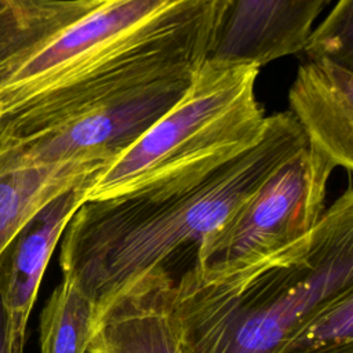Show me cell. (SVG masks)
<instances>
[{
  "label": "cell",
  "mask_w": 353,
  "mask_h": 353,
  "mask_svg": "<svg viewBox=\"0 0 353 353\" xmlns=\"http://www.w3.org/2000/svg\"><path fill=\"white\" fill-rule=\"evenodd\" d=\"M290 112L268 116L262 138L244 152L208 160L137 190L85 200L61 237L59 266L99 313L156 273L174 280L179 259L196 261L218 229L287 159L306 145Z\"/></svg>",
  "instance_id": "obj_2"
},
{
  "label": "cell",
  "mask_w": 353,
  "mask_h": 353,
  "mask_svg": "<svg viewBox=\"0 0 353 353\" xmlns=\"http://www.w3.org/2000/svg\"><path fill=\"white\" fill-rule=\"evenodd\" d=\"M95 179L76 185L46 204L0 254V298L7 316L10 353H25L29 316L48 261Z\"/></svg>",
  "instance_id": "obj_7"
},
{
  "label": "cell",
  "mask_w": 353,
  "mask_h": 353,
  "mask_svg": "<svg viewBox=\"0 0 353 353\" xmlns=\"http://www.w3.org/2000/svg\"><path fill=\"white\" fill-rule=\"evenodd\" d=\"M258 72L205 59L181 99L97 176L87 200L120 196L255 145L268 124L255 97Z\"/></svg>",
  "instance_id": "obj_4"
},
{
  "label": "cell",
  "mask_w": 353,
  "mask_h": 353,
  "mask_svg": "<svg viewBox=\"0 0 353 353\" xmlns=\"http://www.w3.org/2000/svg\"><path fill=\"white\" fill-rule=\"evenodd\" d=\"M0 353H10L7 316H6V312H4L1 298H0Z\"/></svg>",
  "instance_id": "obj_15"
},
{
  "label": "cell",
  "mask_w": 353,
  "mask_h": 353,
  "mask_svg": "<svg viewBox=\"0 0 353 353\" xmlns=\"http://www.w3.org/2000/svg\"><path fill=\"white\" fill-rule=\"evenodd\" d=\"M290 113L306 142L350 175L353 167V68L305 61L288 92Z\"/></svg>",
  "instance_id": "obj_9"
},
{
  "label": "cell",
  "mask_w": 353,
  "mask_h": 353,
  "mask_svg": "<svg viewBox=\"0 0 353 353\" xmlns=\"http://www.w3.org/2000/svg\"><path fill=\"white\" fill-rule=\"evenodd\" d=\"M95 305L72 280L62 279L40 313V353H85Z\"/></svg>",
  "instance_id": "obj_12"
},
{
  "label": "cell",
  "mask_w": 353,
  "mask_h": 353,
  "mask_svg": "<svg viewBox=\"0 0 353 353\" xmlns=\"http://www.w3.org/2000/svg\"><path fill=\"white\" fill-rule=\"evenodd\" d=\"M301 52L306 61H332L353 68V0H338L312 29Z\"/></svg>",
  "instance_id": "obj_14"
},
{
  "label": "cell",
  "mask_w": 353,
  "mask_h": 353,
  "mask_svg": "<svg viewBox=\"0 0 353 353\" xmlns=\"http://www.w3.org/2000/svg\"><path fill=\"white\" fill-rule=\"evenodd\" d=\"M353 291V189L298 241L207 274L190 266L170 285L181 353H279L327 303Z\"/></svg>",
  "instance_id": "obj_3"
},
{
  "label": "cell",
  "mask_w": 353,
  "mask_h": 353,
  "mask_svg": "<svg viewBox=\"0 0 353 353\" xmlns=\"http://www.w3.org/2000/svg\"><path fill=\"white\" fill-rule=\"evenodd\" d=\"M4 4H6V0H0V11H1V8L4 7Z\"/></svg>",
  "instance_id": "obj_16"
},
{
  "label": "cell",
  "mask_w": 353,
  "mask_h": 353,
  "mask_svg": "<svg viewBox=\"0 0 353 353\" xmlns=\"http://www.w3.org/2000/svg\"><path fill=\"white\" fill-rule=\"evenodd\" d=\"M192 77L142 87L34 135L4 138L34 163L106 168L181 99Z\"/></svg>",
  "instance_id": "obj_6"
},
{
  "label": "cell",
  "mask_w": 353,
  "mask_h": 353,
  "mask_svg": "<svg viewBox=\"0 0 353 353\" xmlns=\"http://www.w3.org/2000/svg\"><path fill=\"white\" fill-rule=\"evenodd\" d=\"M228 0H6L0 135L51 130L142 87L193 76Z\"/></svg>",
  "instance_id": "obj_1"
},
{
  "label": "cell",
  "mask_w": 353,
  "mask_h": 353,
  "mask_svg": "<svg viewBox=\"0 0 353 353\" xmlns=\"http://www.w3.org/2000/svg\"><path fill=\"white\" fill-rule=\"evenodd\" d=\"M102 171L85 164L34 163L17 143L0 137V254L46 204Z\"/></svg>",
  "instance_id": "obj_11"
},
{
  "label": "cell",
  "mask_w": 353,
  "mask_h": 353,
  "mask_svg": "<svg viewBox=\"0 0 353 353\" xmlns=\"http://www.w3.org/2000/svg\"><path fill=\"white\" fill-rule=\"evenodd\" d=\"M335 168L325 153L306 143L203 239L192 266L207 274L222 273L306 236L325 211L327 183Z\"/></svg>",
  "instance_id": "obj_5"
},
{
  "label": "cell",
  "mask_w": 353,
  "mask_h": 353,
  "mask_svg": "<svg viewBox=\"0 0 353 353\" xmlns=\"http://www.w3.org/2000/svg\"><path fill=\"white\" fill-rule=\"evenodd\" d=\"M279 353H353V291L320 309Z\"/></svg>",
  "instance_id": "obj_13"
},
{
  "label": "cell",
  "mask_w": 353,
  "mask_h": 353,
  "mask_svg": "<svg viewBox=\"0 0 353 353\" xmlns=\"http://www.w3.org/2000/svg\"><path fill=\"white\" fill-rule=\"evenodd\" d=\"M172 281L156 273L116 296L95 320L85 353H181L168 314Z\"/></svg>",
  "instance_id": "obj_10"
},
{
  "label": "cell",
  "mask_w": 353,
  "mask_h": 353,
  "mask_svg": "<svg viewBox=\"0 0 353 353\" xmlns=\"http://www.w3.org/2000/svg\"><path fill=\"white\" fill-rule=\"evenodd\" d=\"M330 1L228 0L207 59L261 68L301 52Z\"/></svg>",
  "instance_id": "obj_8"
}]
</instances>
